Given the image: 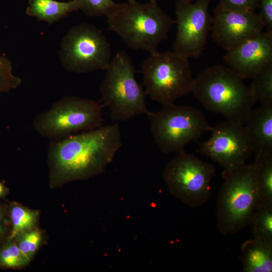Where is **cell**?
Returning a JSON list of instances; mask_svg holds the SVG:
<instances>
[{
  "label": "cell",
  "mask_w": 272,
  "mask_h": 272,
  "mask_svg": "<svg viewBox=\"0 0 272 272\" xmlns=\"http://www.w3.org/2000/svg\"><path fill=\"white\" fill-rule=\"evenodd\" d=\"M122 145L118 123L51 141L47 151L51 185L102 173Z\"/></svg>",
  "instance_id": "1"
},
{
  "label": "cell",
  "mask_w": 272,
  "mask_h": 272,
  "mask_svg": "<svg viewBox=\"0 0 272 272\" xmlns=\"http://www.w3.org/2000/svg\"><path fill=\"white\" fill-rule=\"evenodd\" d=\"M243 80L228 66L215 64L194 79L191 92L209 111L244 125L256 101Z\"/></svg>",
  "instance_id": "2"
},
{
  "label": "cell",
  "mask_w": 272,
  "mask_h": 272,
  "mask_svg": "<svg viewBox=\"0 0 272 272\" xmlns=\"http://www.w3.org/2000/svg\"><path fill=\"white\" fill-rule=\"evenodd\" d=\"M106 17L108 29L120 36L129 48L150 54L158 51L159 45L168 38L175 23L156 2L152 1L118 4Z\"/></svg>",
  "instance_id": "3"
},
{
  "label": "cell",
  "mask_w": 272,
  "mask_h": 272,
  "mask_svg": "<svg viewBox=\"0 0 272 272\" xmlns=\"http://www.w3.org/2000/svg\"><path fill=\"white\" fill-rule=\"evenodd\" d=\"M216 206L217 226L223 235L238 233L249 226L258 205L253 164L225 169Z\"/></svg>",
  "instance_id": "4"
},
{
  "label": "cell",
  "mask_w": 272,
  "mask_h": 272,
  "mask_svg": "<svg viewBox=\"0 0 272 272\" xmlns=\"http://www.w3.org/2000/svg\"><path fill=\"white\" fill-rule=\"evenodd\" d=\"M100 92L104 104L110 111L111 118L123 121L148 110L145 93L135 78V70L129 55L117 51L106 69Z\"/></svg>",
  "instance_id": "5"
},
{
  "label": "cell",
  "mask_w": 272,
  "mask_h": 272,
  "mask_svg": "<svg viewBox=\"0 0 272 272\" xmlns=\"http://www.w3.org/2000/svg\"><path fill=\"white\" fill-rule=\"evenodd\" d=\"M145 93L163 106L191 92L194 79L188 59L173 51H157L142 64Z\"/></svg>",
  "instance_id": "6"
},
{
  "label": "cell",
  "mask_w": 272,
  "mask_h": 272,
  "mask_svg": "<svg viewBox=\"0 0 272 272\" xmlns=\"http://www.w3.org/2000/svg\"><path fill=\"white\" fill-rule=\"evenodd\" d=\"M146 114L154 141L165 154L183 151L187 144L213 128L203 113L191 106L172 104L163 106L158 112L148 111Z\"/></svg>",
  "instance_id": "7"
},
{
  "label": "cell",
  "mask_w": 272,
  "mask_h": 272,
  "mask_svg": "<svg viewBox=\"0 0 272 272\" xmlns=\"http://www.w3.org/2000/svg\"><path fill=\"white\" fill-rule=\"evenodd\" d=\"M102 107L97 102L77 96H66L35 117L33 125L43 138L59 140L78 131L101 126Z\"/></svg>",
  "instance_id": "8"
},
{
  "label": "cell",
  "mask_w": 272,
  "mask_h": 272,
  "mask_svg": "<svg viewBox=\"0 0 272 272\" xmlns=\"http://www.w3.org/2000/svg\"><path fill=\"white\" fill-rule=\"evenodd\" d=\"M59 56L67 71L77 73L105 71L112 57L105 35L88 23H80L69 30L61 42Z\"/></svg>",
  "instance_id": "9"
},
{
  "label": "cell",
  "mask_w": 272,
  "mask_h": 272,
  "mask_svg": "<svg viewBox=\"0 0 272 272\" xmlns=\"http://www.w3.org/2000/svg\"><path fill=\"white\" fill-rule=\"evenodd\" d=\"M215 167L184 150L165 166L163 177L170 193L183 203L198 208L211 195L210 182Z\"/></svg>",
  "instance_id": "10"
},
{
  "label": "cell",
  "mask_w": 272,
  "mask_h": 272,
  "mask_svg": "<svg viewBox=\"0 0 272 272\" xmlns=\"http://www.w3.org/2000/svg\"><path fill=\"white\" fill-rule=\"evenodd\" d=\"M212 0L185 2L175 5L177 32L173 51L187 59L199 57L206 46L212 29L213 17L209 12Z\"/></svg>",
  "instance_id": "11"
},
{
  "label": "cell",
  "mask_w": 272,
  "mask_h": 272,
  "mask_svg": "<svg viewBox=\"0 0 272 272\" xmlns=\"http://www.w3.org/2000/svg\"><path fill=\"white\" fill-rule=\"evenodd\" d=\"M212 135L201 143L197 151L225 169L246 163L252 154L244 125L226 121L213 127Z\"/></svg>",
  "instance_id": "12"
},
{
  "label": "cell",
  "mask_w": 272,
  "mask_h": 272,
  "mask_svg": "<svg viewBox=\"0 0 272 272\" xmlns=\"http://www.w3.org/2000/svg\"><path fill=\"white\" fill-rule=\"evenodd\" d=\"M264 28L259 13L228 9L219 4L214 10L212 36L226 51L262 32Z\"/></svg>",
  "instance_id": "13"
},
{
  "label": "cell",
  "mask_w": 272,
  "mask_h": 272,
  "mask_svg": "<svg viewBox=\"0 0 272 272\" xmlns=\"http://www.w3.org/2000/svg\"><path fill=\"white\" fill-rule=\"evenodd\" d=\"M223 59L243 79H252L272 64V32L262 31L227 51Z\"/></svg>",
  "instance_id": "14"
},
{
  "label": "cell",
  "mask_w": 272,
  "mask_h": 272,
  "mask_svg": "<svg viewBox=\"0 0 272 272\" xmlns=\"http://www.w3.org/2000/svg\"><path fill=\"white\" fill-rule=\"evenodd\" d=\"M244 124L255 158L272 153V103L252 108Z\"/></svg>",
  "instance_id": "15"
},
{
  "label": "cell",
  "mask_w": 272,
  "mask_h": 272,
  "mask_svg": "<svg viewBox=\"0 0 272 272\" xmlns=\"http://www.w3.org/2000/svg\"><path fill=\"white\" fill-rule=\"evenodd\" d=\"M241 252L243 271H272V244L253 238L243 243Z\"/></svg>",
  "instance_id": "16"
},
{
  "label": "cell",
  "mask_w": 272,
  "mask_h": 272,
  "mask_svg": "<svg viewBox=\"0 0 272 272\" xmlns=\"http://www.w3.org/2000/svg\"><path fill=\"white\" fill-rule=\"evenodd\" d=\"M26 14L39 21L49 24L53 23L69 14L79 10V5L75 0L66 2L55 0H29Z\"/></svg>",
  "instance_id": "17"
},
{
  "label": "cell",
  "mask_w": 272,
  "mask_h": 272,
  "mask_svg": "<svg viewBox=\"0 0 272 272\" xmlns=\"http://www.w3.org/2000/svg\"><path fill=\"white\" fill-rule=\"evenodd\" d=\"M253 164L257 191V206H272V153L255 157Z\"/></svg>",
  "instance_id": "18"
},
{
  "label": "cell",
  "mask_w": 272,
  "mask_h": 272,
  "mask_svg": "<svg viewBox=\"0 0 272 272\" xmlns=\"http://www.w3.org/2000/svg\"><path fill=\"white\" fill-rule=\"evenodd\" d=\"M249 225L253 238L272 244V206H257Z\"/></svg>",
  "instance_id": "19"
},
{
  "label": "cell",
  "mask_w": 272,
  "mask_h": 272,
  "mask_svg": "<svg viewBox=\"0 0 272 272\" xmlns=\"http://www.w3.org/2000/svg\"><path fill=\"white\" fill-rule=\"evenodd\" d=\"M10 211L12 230L8 240H13L20 233L34 228L38 218L37 211L15 203L11 206Z\"/></svg>",
  "instance_id": "20"
},
{
  "label": "cell",
  "mask_w": 272,
  "mask_h": 272,
  "mask_svg": "<svg viewBox=\"0 0 272 272\" xmlns=\"http://www.w3.org/2000/svg\"><path fill=\"white\" fill-rule=\"evenodd\" d=\"M249 87L256 101L272 103V64L255 75Z\"/></svg>",
  "instance_id": "21"
},
{
  "label": "cell",
  "mask_w": 272,
  "mask_h": 272,
  "mask_svg": "<svg viewBox=\"0 0 272 272\" xmlns=\"http://www.w3.org/2000/svg\"><path fill=\"white\" fill-rule=\"evenodd\" d=\"M30 261L20 251L15 240H7L0 248V268H16Z\"/></svg>",
  "instance_id": "22"
},
{
  "label": "cell",
  "mask_w": 272,
  "mask_h": 272,
  "mask_svg": "<svg viewBox=\"0 0 272 272\" xmlns=\"http://www.w3.org/2000/svg\"><path fill=\"white\" fill-rule=\"evenodd\" d=\"M42 239L40 230L34 228L20 233L14 240L20 251L30 261L40 246Z\"/></svg>",
  "instance_id": "23"
},
{
  "label": "cell",
  "mask_w": 272,
  "mask_h": 272,
  "mask_svg": "<svg viewBox=\"0 0 272 272\" xmlns=\"http://www.w3.org/2000/svg\"><path fill=\"white\" fill-rule=\"evenodd\" d=\"M85 15L91 17L108 16L118 6L113 0H75Z\"/></svg>",
  "instance_id": "24"
},
{
  "label": "cell",
  "mask_w": 272,
  "mask_h": 272,
  "mask_svg": "<svg viewBox=\"0 0 272 272\" xmlns=\"http://www.w3.org/2000/svg\"><path fill=\"white\" fill-rule=\"evenodd\" d=\"M21 83V79L13 73L11 61L5 55H0V94L17 88Z\"/></svg>",
  "instance_id": "25"
},
{
  "label": "cell",
  "mask_w": 272,
  "mask_h": 272,
  "mask_svg": "<svg viewBox=\"0 0 272 272\" xmlns=\"http://www.w3.org/2000/svg\"><path fill=\"white\" fill-rule=\"evenodd\" d=\"M219 5L228 9L255 12L258 8L259 0H219Z\"/></svg>",
  "instance_id": "26"
},
{
  "label": "cell",
  "mask_w": 272,
  "mask_h": 272,
  "mask_svg": "<svg viewBox=\"0 0 272 272\" xmlns=\"http://www.w3.org/2000/svg\"><path fill=\"white\" fill-rule=\"evenodd\" d=\"M259 14L266 31L272 32V0H259Z\"/></svg>",
  "instance_id": "27"
},
{
  "label": "cell",
  "mask_w": 272,
  "mask_h": 272,
  "mask_svg": "<svg viewBox=\"0 0 272 272\" xmlns=\"http://www.w3.org/2000/svg\"><path fill=\"white\" fill-rule=\"evenodd\" d=\"M5 213L2 208L0 207V240L5 234Z\"/></svg>",
  "instance_id": "28"
},
{
  "label": "cell",
  "mask_w": 272,
  "mask_h": 272,
  "mask_svg": "<svg viewBox=\"0 0 272 272\" xmlns=\"http://www.w3.org/2000/svg\"><path fill=\"white\" fill-rule=\"evenodd\" d=\"M9 189L2 182H0V198L5 196L8 192Z\"/></svg>",
  "instance_id": "29"
},
{
  "label": "cell",
  "mask_w": 272,
  "mask_h": 272,
  "mask_svg": "<svg viewBox=\"0 0 272 272\" xmlns=\"http://www.w3.org/2000/svg\"><path fill=\"white\" fill-rule=\"evenodd\" d=\"M182 2H191L193 0H179Z\"/></svg>",
  "instance_id": "30"
},
{
  "label": "cell",
  "mask_w": 272,
  "mask_h": 272,
  "mask_svg": "<svg viewBox=\"0 0 272 272\" xmlns=\"http://www.w3.org/2000/svg\"><path fill=\"white\" fill-rule=\"evenodd\" d=\"M126 1H127V3H132L136 1V0H126Z\"/></svg>",
  "instance_id": "31"
},
{
  "label": "cell",
  "mask_w": 272,
  "mask_h": 272,
  "mask_svg": "<svg viewBox=\"0 0 272 272\" xmlns=\"http://www.w3.org/2000/svg\"><path fill=\"white\" fill-rule=\"evenodd\" d=\"M150 1H154V2H156L157 0H150Z\"/></svg>",
  "instance_id": "32"
}]
</instances>
